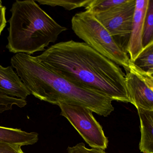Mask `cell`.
Segmentation results:
<instances>
[{
    "label": "cell",
    "instance_id": "obj_7",
    "mask_svg": "<svg viewBox=\"0 0 153 153\" xmlns=\"http://www.w3.org/2000/svg\"><path fill=\"white\" fill-rule=\"evenodd\" d=\"M149 1V0H136L132 29L128 49V53L131 62L135 60L143 49V26Z\"/></svg>",
    "mask_w": 153,
    "mask_h": 153
},
{
    "label": "cell",
    "instance_id": "obj_5",
    "mask_svg": "<svg viewBox=\"0 0 153 153\" xmlns=\"http://www.w3.org/2000/svg\"><path fill=\"white\" fill-rule=\"evenodd\" d=\"M58 105L61 111L60 115L69 121L90 147L103 150L107 149L108 139L91 110L83 106L65 103H59Z\"/></svg>",
    "mask_w": 153,
    "mask_h": 153
},
{
    "label": "cell",
    "instance_id": "obj_6",
    "mask_svg": "<svg viewBox=\"0 0 153 153\" xmlns=\"http://www.w3.org/2000/svg\"><path fill=\"white\" fill-rule=\"evenodd\" d=\"M125 78L131 103L136 108L153 111V74L145 72L130 61Z\"/></svg>",
    "mask_w": 153,
    "mask_h": 153
},
{
    "label": "cell",
    "instance_id": "obj_14",
    "mask_svg": "<svg viewBox=\"0 0 153 153\" xmlns=\"http://www.w3.org/2000/svg\"><path fill=\"white\" fill-rule=\"evenodd\" d=\"M126 1V0H91L85 10L93 13H98L122 4Z\"/></svg>",
    "mask_w": 153,
    "mask_h": 153
},
{
    "label": "cell",
    "instance_id": "obj_9",
    "mask_svg": "<svg viewBox=\"0 0 153 153\" xmlns=\"http://www.w3.org/2000/svg\"><path fill=\"white\" fill-rule=\"evenodd\" d=\"M137 109L140 120V150L143 153H153V111Z\"/></svg>",
    "mask_w": 153,
    "mask_h": 153
},
{
    "label": "cell",
    "instance_id": "obj_4",
    "mask_svg": "<svg viewBox=\"0 0 153 153\" xmlns=\"http://www.w3.org/2000/svg\"><path fill=\"white\" fill-rule=\"evenodd\" d=\"M136 0H126L107 10L94 13L96 18L109 32L118 47L128 53L133 23Z\"/></svg>",
    "mask_w": 153,
    "mask_h": 153
},
{
    "label": "cell",
    "instance_id": "obj_12",
    "mask_svg": "<svg viewBox=\"0 0 153 153\" xmlns=\"http://www.w3.org/2000/svg\"><path fill=\"white\" fill-rule=\"evenodd\" d=\"M152 42H153V0H149L143 26L142 38L143 48Z\"/></svg>",
    "mask_w": 153,
    "mask_h": 153
},
{
    "label": "cell",
    "instance_id": "obj_16",
    "mask_svg": "<svg viewBox=\"0 0 153 153\" xmlns=\"http://www.w3.org/2000/svg\"><path fill=\"white\" fill-rule=\"evenodd\" d=\"M68 153H106L103 149L98 148H87L83 143H79L67 149Z\"/></svg>",
    "mask_w": 153,
    "mask_h": 153
},
{
    "label": "cell",
    "instance_id": "obj_2",
    "mask_svg": "<svg viewBox=\"0 0 153 153\" xmlns=\"http://www.w3.org/2000/svg\"><path fill=\"white\" fill-rule=\"evenodd\" d=\"M8 43L12 53L32 55L43 51L67 28L50 16L34 0L16 1L10 9Z\"/></svg>",
    "mask_w": 153,
    "mask_h": 153
},
{
    "label": "cell",
    "instance_id": "obj_17",
    "mask_svg": "<svg viewBox=\"0 0 153 153\" xmlns=\"http://www.w3.org/2000/svg\"><path fill=\"white\" fill-rule=\"evenodd\" d=\"M21 146L0 141V153H25Z\"/></svg>",
    "mask_w": 153,
    "mask_h": 153
},
{
    "label": "cell",
    "instance_id": "obj_18",
    "mask_svg": "<svg viewBox=\"0 0 153 153\" xmlns=\"http://www.w3.org/2000/svg\"><path fill=\"white\" fill-rule=\"evenodd\" d=\"M6 7L5 6L0 7V35L6 27L7 21L6 18Z\"/></svg>",
    "mask_w": 153,
    "mask_h": 153
},
{
    "label": "cell",
    "instance_id": "obj_19",
    "mask_svg": "<svg viewBox=\"0 0 153 153\" xmlns=\"http://www.w3.org/2000/svg\"><path fill=\"white\" fill-rule=\"evenodd\" d=\"M2 6V2L1 0H0V7Z\"/></svg>",
    "mask_w": 153,
    "mask_h": 153
},
{
    "label": "cell",
    "instance_id": "obj_8",
    "mask_svg": "<svg viewBox=\"0 0 153 153\" xmlns=\"http://www.w3.org/2000/svg\"><path fill=\"white\" fill-rule=\"evenodd\" d=\"M0 90L9 96L26 100L31 94L12 66L0 65Z\"/></svg>",
    "mask_w": 153,
    "mask_h": 153
},
{
    "label": "cell",
    "instance_id": "obj_13",
    "mask_svg": "<svg viewBox=\"0 0 153 153\" xmlns=\"http://www.w3.org/2000/svg\"><path fill=\"white\" fill-rule=\"evenodd\" d=\"M91 0H39L37 2L41 5L51 7H61L68 10L88 6Z\"/></svg>",
    "mask_w": 153,
    "mask_h": 153
},
{
    "label": "cell",
    "instance_id": "obj_15",
    "mask_svg": "<svg viewBox=\"0 0 153 153\" xmlns=\"http://www.w3.org/2000/svg\"><path fill=\"white\" fill-rule=\"evenodd\" d=\"M27 104L26 100L9 96L0 90V114L12 110L14 105L22 108Z\"/></svg>",
    "mask_w": 153,
    "mask_h": 153
},
{
    "label": "cell",
    "instance_id": "obj_10",
    "mask_svg": "<svg viewBox=\"0 0 153 153\" xmlns=\"http://www.w3.org/2000/svg\"><path fill=\"white\" fill-rule=\"evenodd\" d=\"M38 140V135L36 132H27L20 129L0 126V141L22 146L33 145Z\"/></svg>",
    "mask_w": 153,
    "mask_h": 153
},
{
    "label": "cell",
    "instance_id": "obj_1",
    "mask_svg": "<svg viewBox=\"0 0 153 153\" xmlns=\"http://www.w3.org/2000/svg\"><path fill=\"white\" fill-rule=\"evenodd\" d=\"M35 58L75 85L103 94L112 101L131 103L120 66L85 42L58 43Z\"/></svg>",
    "mask_w": 153,
    "mask_h": 153
},
{
    "label": "cell",
    "instance_id": "obj_3",
    "mask_svg": "<svg viewBox=\"0 0 153 153\" xmlns=\"http://www.w3.org/2000/svg\"><path fill=\"white\" fill-rule=\"evenodd\" d=\"M71 28L75 34L95 51L129 71V58L115 44L111 35L97 20L93 12L75 14L71 19Z\"/></svg>",
    "mask_w": 153,
    "mask_h": 153
},
{
    "label": "cell",
    "instance_id": "obj_11",
    "mask_svg": "<svg viewBox=\"0 0 153 153\" xmlns=\"http://www.w3.org/2000/svg\"><path fill=\"white\" fill-rule=\"evenodd\" d=\"M132 62L145 72L153 74V42L144 47Z\"/></svg>",
    "mask_w": 153,
    "mask_h": 153
}]
</instances>
